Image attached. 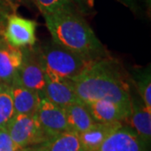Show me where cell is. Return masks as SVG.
<instances>
[{
  "label": "cell",
  "mask_w": 151,
  "mask_h": 151,
  "mask_svg": "<svg viewBox=\"0 0 151 151\" xmlns=\"http://www.w3.org/2000/svg\"><path fill=\"white\" fill-rule=\"evenodd\" d=\"M72 82L81 103L108 100L131 108L129 81L112 60L103 58L94 61Z\"/></svg>",
  "instance_id": "1"
},
{
  "label": "cell",
  "mask_w": 151,
  "mask_h": 151,
  "mask_svg": "<svg viewBox=\"0 0 151 151\" xmlns=\"http://www.w3.org/2000/svg\"><path fill=\"white\" fill-rule=\"evenodd\" d=\"M43 17L53 42L92 60L105 58L103 44L79 12Z\"/></svg>",
  "instance_id": "2"
},
{
  "label": "cell",
  "mask_w": 151,
  "mask_h": 151,
  "mask_svg": "<svg viewBox=\"0 0 151 151\" xmlns=\"http://www.w3.org/2000/svg\"><path fill=\"white\" fill-rule=\"evenodd\" d=\"M37 53L45 76L51 80L73 81L95 61L53 41L45 45Z\"/></svg>",
  "instance_id": "3"
},
{
  "label": "cell",
  "mask_w": 151,
  "mask_h": 151,
  "mask_svg": "<svg viewBox=\"0 0 151 151\" xmlns=\"http://www.w3.org/2000/svg\"><path fill=\"white\" fill-rule=\"evenodd\" d=\"M4 130L23 148H32L48 140L35 114H15Z\"/></svg>",
  "instance_id": "4"
},
{
  "label": "cell",
  "mask_w": 151,
  "mask_h": 151,
  "mask_svg": "<svg viewBox=\"0 0 151 151\" xmlns=\"http://www.w3.org/2000/svg\"><path fill=\"white\" fill-rule=\"evenodd\" d=\"M36 21L11 14L7 18L4 37L13 47L24 49L32 47L36 42Z\"/></svg>",
  "instance_id": "5"
},
{
  "label": "cell",
  "mask_w": 151,
  "mask_h": 151,
  "mask_svg": "<svg viewBox=\"0 0 151 151\" xmlns=\"http://www.w3.org/2000/svg\"><path fill=\"white\" fill-rule=\"evenodd\" d=\"M22 51L23 60L15 79L23 86L41 93L45 86L46 78L38 53L27 48L22 49Z\"/></svg>",
  "instance_id": "6"
},
{
  "label": "cell",
  "mask_w": 151,
  "mask_h": 151,
  "mask_svg": "<svg viewBox=\"0 0 151 151\" xmlns=\"http://www.w3.org/2000/svg\"><path fill=\"white\" fill-rule=\"evenodd\" d=\"M35 115L48 139L69 131L64 108L50 103L42 96Z\"/></svg>",
  "instance_id": "7"
},
{
  "label": "cell",
  "mask_w": 151,
  "mask_h": 151,
  "mask_svg": "<svg viewBox=\"0 0 151 151\" xmlns=\"http://www.w3.org/2000/svg\"><path fill=\"white\" fill-rule=\"evenodd\" d=\"M147 145L129 126H122L105 139L97 151H146Z\"/></svg>",
  "instance_id": "8"
},
{
  "label": "cell",
  "mask_w": 151,
  "mask_h": 151,
  "mask_svg": "<svg viewBox=\"0 0 151 151\" xmlns=\"http://www.w3.org/2000/svg\"><path fill=\"white\" fill-rule=\"evenodd\" d=\"M23 60L22 49L13 47L0 34V81L10 86Z\"/></svg>",
  "instance_id": "9"
},
{
  "label": "cell",
  "mask_w": 151,
  "mask_h": 151,
  "mask_svg": "<svg viewBox=\"0 0 151 151\" xmlns=\"http://www.w3.org/2000/svg\"><path fill=\"white\" fill-rule=\"evenodd\" d=\"M46 78V83L40 95L60 108H65L75 103H81L76 94L73 82L69 80H51Z\"/></svg>",
  "instance_id": "10"
},
{
  "label": "cell",
  "mask_w": 151,
  "mask_h": 151,
  "mask_svg": "<svg viewBox=\"0 0 151 151\" xmlns=\"http://www.w3.org/2000/svg\"><path fill=\"white\" fill-rule=\"evenodd\" d=\"M86 105L96 123H123L131 114V108L108 100L95 101Z\"/></svg>",
  "instance_id": "11"
},
{
  "label": "cell",
  "mask_w": 151,
  "mask_h": 151,
  "mask_svg": "<svg viewBox=\"0 0 151 151\" xmlns=\"http://www.w3.org/2000/svg\"><path fill=\"white\" fill-rule=\"evenodd\" d=\"M126 121L129 122V127L148 146L151 138V110L146 108L142 100L140 101L136 97L134 99L132 95L131 114Z\"/></svg>",
  "instance_id": "12"
},
{
  "label": "cell",
  "mask_w": 151,
  "mask_h": 151,
  "mask_svg": "<svg viewBox=\"0 0 151 151\" xmlns=\"http://www.w3.org/2000/svg\"><path fill=\"white\" fill-rule=\"evenodd\" d=\"M9 90L15 114H35L41 98L40 92L23 86L15 78Z\"/></svg>",
  "instance_id": "13"
},
{
  "label": "cell",
  "mask_w": 151,
  "mask_h": 151,
  "mask_svg": "<svg viewBox=\"0 0 151 151\" xmlns=\"http://www.w3.org/2000/svg\"><path fill=\"white\" fill-rule=\"evenodd\" d=\"M122 126V122L95 123L91 129L78 134L84 150L97 151L108 136Z\"/></svg>",
  "instance_id": "14"
},
{
  "label": "cell",
  "mask_w": 151,
  "mask_h": 151,
  "mask_svg": "<svg viewBox=\"0 0 151 151\" xmlns=\"http://www.w3.org/2000/svg\"><path fill=\"white\" fill-rule=\"evenodd\" d=\"M64 111L68 130L72 133L81 134L96 123L85 103L72 104L64 108Z\"/></svg>",
  "instance_id": "15"
},
{
  "label": "cell",
  "mask_w": 151,
  "mask_h": 151,
  "mask_svg": "<svg viewBox=\"0 0 151 151\" xmlns=\"http://www.w3.org/2000/svg\"><path fill=\"white\" fill-rule=\"evenodd\" d=\"M35 147L33 151H85L79 135L70 131L52 137Z\"/></svg>",
  "instance_id": "16"
},
{
  "label": "cell",
  "mask_w": 151,
  "mask_h": 151,
  "mask_svg": "<svg viewBox=\"0 0 151 151\" xmlns=\"http://www.w3.org/2000/svg\"><path fill=\"white\" fill-rule=\"evenodd\" d=\"M33 2L43 16L65 12H79L70 0H33Z\"/></svg>",
  "instance_id": "17"
},
{
  "label": "cell",
  "mask_w": 151,
  "mask_h": 151,
  "mask_svg": "<svg viewBox=\"0 0 151 151\" xmlns=\"http://www.w3.org/2000/svg\"><path fill=\"white\" fill-rule=\"evenodd\" d=\"M14 115L9 86L4 85L0 91V129H5Z\"/></svg>",
  "instance_id": "18"
},
{
  "label": "cell",
  "mask_w": 151,
  "mask_h": 151,
  "mask_svg": "<svg viewBox=\"0 0 151 151\" xmlns=\"http://www.w3.org/2000/svg\"><path fill=\"white\" fill-rule=\"evenodd\" d=\"M136 87L142 101L148 109L151 110V78L150 69L139 73L136 76Z\"/></svg>",
  "instance_id": "19"
},
{
  "label": "cell",
  "mask_w": 151,
  "mask_h": 151,
  "mask_svg": "<svg viewBox=\"0 0 151 151\" xmlns=\"http://www.w3.org/2000/svg\"><path fill=\"white\" fill-rule=\"evenodd\" d=\"M0 151H33L32 148H23L17 145L5 130L0 129Z\"/></svg>",
  "instance_id": "20"
},
{
  "label": "cell",
  "mask_w": 151,
  "mask_h": 151,
  "mask_svg": "<svg viewBox=\"0 0 151 151\" xmlns=\"http://www.w3.org/2000/svg\"><path fill=\"white\" fill-rule=\"evenodd\" d=\"M81 14H87L94 5V0H70Z\"/></svg>",
  "instance_id": "21"
},
{
  "label": "cell",
  "mask_w": 151,
  "mask_h": 151,
  "mask_svg": "<svg viewBox=\"0 0 151 151\" xmlns=\"http://www.w3.org/2000/svg\"><path fill=\"white\" fill-rule=\"evenodd\" d=\"M11 14L10 9L0 0V34H4L7 18Z\"/></svg>",
  "instance_id": "22"
},
{
  "label": "cell",
  "mask_w": 151,
  "mask_h": 151,
  "mask_svg": "<svg viewBox=\"0 0 151 151\" xmlns=\"http://www.w3.org/2000/svg\"><path fill=\"white\" fill-rule=\"evenodd\" d=\"M9 9L12 14H16L22 5H24L27 0H1Z\"/></svg>",
  "instance_id": "23"
},
{
  "label": "cell",
  "mask_w": 151,
  "mask_h": 151,
  "mask_svg": "<svg viewBox=\"0 0 151 151\" xmlns=\"http://www.w3.org/2000/svg\"><path fill=\"white\" fill-rule=\"evenodd\" d=\"M117 1H119V3L123 4L126 7H128L132 11L136 10V4L134 0H117Z\"/></svg>",
  "instance_id": "24"
},
{
  "label": "cell",
  "mask_w": 151,
  "mask_h": 151,
  "mask_svg": "<svg viewBox=\"0 0 151 151\" xmlns=\"http://www.w3.org/2000/svg\"><path fill=\"white\" fill-rule=\"evenodd\" d=\"M3 86H4V84H3V83H1V81H0V91H1V89H2Z\"/></svg>",
  "instance_id": "25"
},
{
  "label": "cell",
  "mask_w": 151,
  "mask_h": 151,
  "mask_svg": "<svg viewBox=\"0 0 151 151\" xmlns=\"http://www.w3.org/2000/svg\"><path fill=\"white\" fill-rule=\"evenodd\" d=\"M147 1H149V4H150V0H147Z\"/></svg>",
  "instance_id": "26"
}]
</instances>
